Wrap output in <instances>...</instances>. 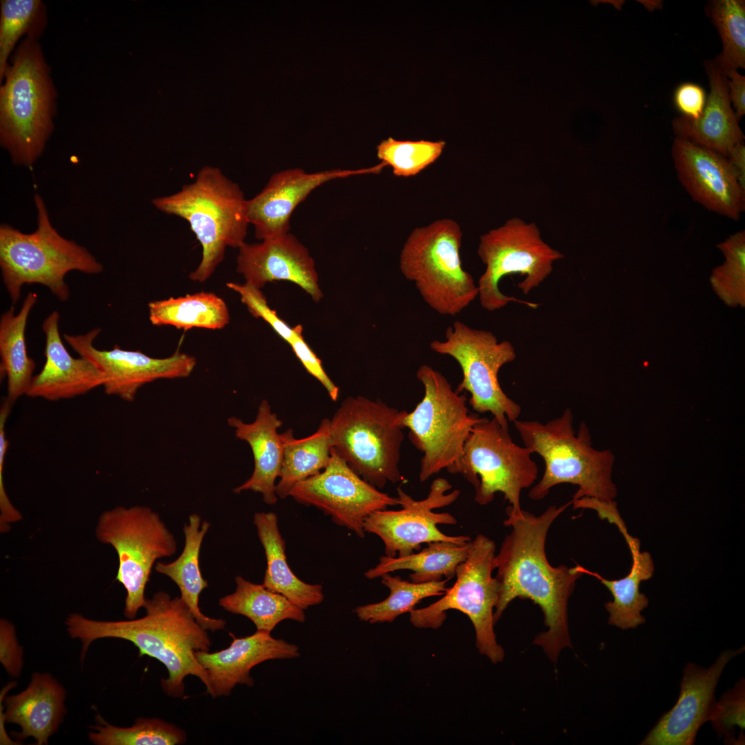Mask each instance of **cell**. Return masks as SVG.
<instances>
[{
    "label": "cell",
    "instance_id": "cell-19",
    "mask_svg": "<svg viewBox=\"0 0 745 745\" xmlns=\"http://www.w3.org/2000/svg\"><path fill=\"white\" fill-rule=\"evenodd\" d=\"M672 156L679 180L694 201L717 214L739 219L745 207V190L726 157L677 137Z\"/></svg>",
    "mask_w": 745,
    "mask_h": 745
},
{
    "label": "cell",
    "instance_id": "cell-30",
    "mask_svg": "<svg viewBox=\"0 0 745 745\" xmlns=\"http://www.w3.org/2000/svg\"><path fill=\"white\" fill-rule=\"evenodd\" d=\"M37 299V293L28 292L17 314L12 306L0 319V375L7 379L6 398L12 404L27 394L34 377L36 364L28 355L26 328Z\"/></svg>",
    "mask_w": 745,
    "mask_h": 745
},
{
    "label": "cell",
    "instance_id": "cell-13",
    "mask_svg": "<svg viewBox=\"0 0 745 745\" xmlns=\"http://www.w3.org/2000/svg\"><path fill=\"white\" fill-rule=\"evenodd\" d=\"M532 454L528 448L516 444L508 428L496 419L484 417L465 443L458 473L475 487V500L480 505L490 503L497 493H502L510 504L507 519H513L522 511V490L537 477L538 467Z\"/></svg>",
    "mask_w": 745,
    "mask_h": 745
},
{
    "label": "cell",
    "instance_id": "cell-28",
    "mask_svg": "<svg viewBox=\"0 0 745 745\" xmlns=\"http://www.w3.org/2000/svg\"><path fill=\"white\" fill-rule=\"evenodd\" d=\"M189 522L183 526L184 547L181 554L170 563L157 562L155 570L170 578L178 586L181 596L199 624L206 630L216 631L225 628L226 621L205 615L199 606L203 590L208 587L199 568V553L202 541L210 524L202 522L196 513L190 515Z\"/></svg>",
    "mask_w": 745,
    "mask_h": 745
},
{
    "label": "cell",
    "instance_id": "cell-43",
    "mask_svg": "<svg viewBox=\"0 0 745 745\" xmlns=\"http://www.w3.org/2000/svg\"><path fill=\"white\" fill-rule=\"evenodd\" d=\"M12 406V404L4 397L0 408V530L1 533L8 532L10 524L19 522L22 518L20 512L10 501L3 481L5 457L9 444L6 436L5 427Z\"/></svg>",
    "mask_w": 745,
    "mask_h": 745
},
{
    "label": "cell",
    "instance_id": "cell-2",
    "mask_svg": "<svg viewBox=\"0 0 745 745\" xmlns=\"http://www.w3.org/2000/svg\"><path fill=\"white\" fill-rule=\"evenodd\" d=\"M143 608L145 616L126 621H98L77 613L69 615L65 623L70 637L81 641V659L95 639H123L138 648L139 656L155 658L166 667L168 677L161 679V687L168 695L183 696V679L189 675L199 678L207 688L208 675L195 653L208 651L210 641L183 599L159 591L146 599Z\"/></svg>",
    "mask_w": 745,
    "mask_h": 745
},
{
    "label": "cell",
    "instance_id": "cell-4",
    "mask_svg": "<svg viewBox=\"0 0 745 745\" xmlns=\"http://www.w3.org/2000/svg\"><path fill=\"white\" fill-rule=\"evenodd\" d=\"M573 421L569 408L546 423L513 421L524 446L540 455L545 463L543 477L531 488L529 497L542 499L553 487L568 483L578 487L572 500L586 497L614 501L617 494L612 479L614 454L608 449L593 448L587 425L582 422L576 434Z\"/></svg>",
    "mask_w": 745,
    "mask_h": 745
},
{
    "label": "cell",
    "instance_id": "cell-8",
    "mask_svg": "<svg viewBox=\"0 0 745 745\" xmlns=\"http://www.w3.org/2000/svg\"><path fill=\"white\" fill-rule=\"evenodd\" d=\"M424 393L411 412L400 419L409 438L423 454L419 479L426 481L444 469L457 474L465 443L484 417L470 413L465 395L453 390L448 379L428 364L416 373Z\"/></svg>",
    "mask_w": 745,
    "mask_h": 745
},
{
    "label": "cell",
    "instance_id": "cell-33",
    "mask_svg": "<svg viewBox=\"0 0 745 745\" xmlns=\"http://www.w3.org/2000/svg\"><path fill=\"white\" fill-rule=\"evenodd\" d=\"M235 591L221 597L219 604L230 613L250 619L257 630L270 633L284 620L305 621L304 610L282 595L263 584L252 583L240 575L235 577Z\"/></svg>",
    "mask_w": 745,
    "mask_h": 745
},
{
    "label": "cell",
    "instance_id": "cell-21",
    "mask_svg": "<svg viewBox=\"0 0 745 745\" xmlns=\"http://www.w3.org/2000/svg\"><path fill=\"white\" fill-rule=\"evenodd\" d=\"M237 271L246 284L259 289L268 282L288 281L298 285L317 302L323 296L314 259L289 232L257 244L245 242L239 248Z\"/></svg>",
    "mask_w": 745,
    "mask_h": 745
},
{
    "label": "cell",
    "instance_id": "cell-7",
    "mask_svg": "<svg viewBox=\"0 0 745 745\" xmlns=\"http://www.w3.org/2000/svg\"><path fill=\"white\" fill-rule=\"evenodd\" d=\"M406 410L380 399L348 397L330 419L332 449L363 479L383 488L403 479L399 468Z\"/></svg>",
    "mask_w": 745,
    "mask_h": 745
},
{
    "label": "cell",
    "instance_id": "cell-42",
    "mask_svg": "<svg viewBox=\"0 0 745 745\" xmlns=\"http://www.w3.org/2000/svg\"><path fill=\"white\" fill-rule=\"evenodd\" d=\"M226 286L239 294L241 302L246 305L248 311L256 318H261L274 330L288 344L293 339L299 325L291 328L278 317L276 311L272 310L267 299L260 289L246 283L239 284L228 282Z\"/></svg>",
    "mask_w": 745,
    "mask_h": 745
},
{
    "label": "cell",
    "instance_id": "cell-3",
    "mask_svg": "<svg viewBox=\"0 0 745 745\" xmlns=\"http://www.w3.org/2000/svg\"><path fill=\"white\" fill-rule=\"evenodd\" d=\"M38 39L17 48L0 88V142L14 164L32 166L54 128L57 94Z\"/></svg>",
    "mask_w": 745,
    "mask_h": 745
},
{
    "label": "cell",
    "instance_id": "cell-35",
    "mask_svg": "<svg viewBox=\"0 0 745 745\" xmlns=\"http://www.w3.org/2000/svg\"><path fill=\"white\" fill-rule=\"evenodd\" d=\"M381 583L390 590L384 600L369 604L355 609L357 617L370 624L392 622L399 615L410 613L423 599L444 595L448 589L445 579L440 581L415 583L386 573Z\"/></svg>",
    "mask_w": 745,
    "mask_h": 745
},
{
    "label": "cell",
    "instance_id": "cell-26",
    "mask_svg": "<svg viewBox=\"0 0 745 745\" xmlns=\"http://www.w3.org/2000/svg\"><path fill=\"white\" fill-rule=\"evenodd\" d=\"M65 697V689L50 674L34 673L23 691L5 699L3 721L20 726L16 737H31L38 745L47 744L63 720Z\"/></svg>",
    "mask_w": 745,
    "mask_h": 745
},
{
    "label": "cell",
    "instance_id": "cell-12",
    "mask_svg": "<svg viewBox=\"0 0 745 745\" xmlns=\"http://www.w3.org/2000/svg\"><path fill=\"white\" fill-rule=\"evenodd\" d=\"M495 550L493 540L481 534L477 535L466 559L457 568L453 586L440 599L410 612V622L421 628L441 626L448 610L466 615L475 630L476 647L494 664L504 657L494 633V611L499 593L498 582L493 576Z\"/></svg>",
    "mask_w": 745,
    "mask_h": 745
},
{
    "label": "cell",
    "instance_id": "cell-31",
    "mask_svg": "<svg viewBox=\"0 0 745 745\" xmlns=\"http://www.w3.org/2000/svg\"><path fill=\"white\" fill-rule=\"evenodd\" d=\"M281 437L284 453L275 493L284 499L289 497L297 484L317 475L328 465L332 448L330 419H322L316 432L306 437L296 439L290 428L281 433Z\"/></svg>",
    "mask_w": 745,
    "mask_h": 745
},
{
    "label": "cell",
    "instance_id": "cell-46",
    "mask_svg": "<svg viewBox=\"0 0 745 745\" xmlns=\"http://www.w3.org/2000/svg\"><path fill=\"white\" fill-rule=\"evenodd\" d=\"M22 655V648L17 643L14 626L6 619H1L0 661L12 676L20 675Z\"/></svg>",
    "mask_w": 745,
    "mask_h": 745
},
{
    "label": "cell",
    "instance_id": "cell-45",
    "mask_svg": "<svg viewBox=\"0 0 745 745\" xmlns=\"http://www.w3.org/2000/svg\"><path fill=\"white\" fill-rule=\"evenodd\" d=\"M674 104L682 117L696 120L702 115L704 109L706 97L702 86L694 83H684L675 90L673 96Z\"/></svg>",
    "mask_w": 745,
    "mask_h": 745
},
{
    "label": "cell",
    "instance_id": "cell-17",
    "mask_svg": "<svg viewBox=\"0 0 745 745\" xmlns=\"http://www.w3.org/2000/svg\"><path fill=\"white\" fill-rule=\"evenodd\" d=\"M101 331L96 328L83 335L64 334L63 338L79 356L91 361L103 372V387L107 395L131 402L145 384L160 379L186 377L196 366L195 357L179 351L168 357L154 358L139 350L121 349L118 345L111 350H99L93 341Z\"/></svg>",
    "mask_w": 745,
    "mask_h": 745
},
{
    "label": "cell",
    "instance_id": "cell-36",
    "mask_svg": "<svg viewBox=\"0 0 745 745\" xmlns=\"http://www.w3.org/2000/svg\"><path fill=\"white\" fill-rule=\"evenodd\" d=\"M0 12V81L8 58L23 37L38 39L47 24L46 8L41 0H2Z\"/></svg>",
    "mask_w": 745,
    "mask_h": 745
},
{
    "label": "cell",
    "instance_id": "cell-24",
    "mask_svg": "<svg viewBox=\"0 0 745 745\" xmlns=\"http://www.w3.org/2000/svg\"><path fill=\"white\" fill-rule=\"evenodd\" d=\"M710 93L702 115L696 120L683 117L672 121L676 137L688 140L726 157L744 135L728 96L725 71L716 59L704 61Z\"/></svg>",
    "mask_w": 745,
    "mask_h": 745
},
{
    "label": "cell",
    "instance_id": "cell-32",
    "mask_svg": "<svg viewBox=\"0 0 745 745\" xmlns=\"http://www.w3.org/2000/svg\"><path fill=\"white\" fill-rule=\"evenodd\" d=\"M472 540L465 544L450 542H433L418 553L402 557L382 556L378 564L368 570L364 575L369 579L381 577L386 573L409 570V579L415 583L440 581L443 577H455L457 566L467 557Z\"/></svg>",
    "mask_w": 745,
    "mask_h": 745
},
{
    "label": "cell",
    "instance_id": "cell-47",
    "mask_svg": "<svg viewBox=\"0 0 745 745\" xmlns=\"http://www.w3.org/2000/svg\"><path fill=\"white\" fill-rule=\"evenodd\" d=\"M728 80V96L733 103L735 113L739 119L745 114V77L741 75L737 70L726 72Z\"/></svg>",
    "mask_w": 745,
    "mask_h": 745
},
{
    "label": "cell",
    "instance_id": "cell-38",
    "mask_svg": "<svg viewBox=\"0 0 745 745\" xmlns=\"http://www.w3.org/2000/svg\"><path fill=\"white\" fill-rule=\"evenodd\" d=\"M705 12L717 28L722 42V52L715 58L719 66L725 72L744 68L745 1H710Z\"/></svg>",
    "mask_w": 745,
    "mask_h": 745
},
{
    "label": "cell",
    "instance_id": "cell-11",
    "mask_svg": "<svg viewBox=\"0 0 745 745\" xmlns=\"http://www.w3.org/2000/svg\"><path fill=\"white\" fill-rule=\"evenodd\" d=\"M95 534L100 542L116 550L119 568L115 579L126 591L123 613L134 619L145 604V589L154 564L176 553L175 537L157 513L142 506H118L103 512Z\"/></svg>",
    "mask_w": 745,
    "mask_h": 745
},
{
    "label": "cell",
    "instance_id": "cell-5",
    "mask_svg": "<svg viewBox=\"0 0 745 745\" xmlns=\"http://www.w3.org/2000/svg\"><path fill=\"white\" fill-rule=\"evenodd\" d=\"M168 215L188 221L202 248L191 280L204 282L223 261L227 247L239 248L245 243L249 221L247 199L239 186L216 167L205 166L195 180L172 195L152 200Z\"/></svg>",
    "mask_w": 745,
    "mask_h": 745
},
{
    "label": "cell",
    "instance_id": "cell-15",
    "mask_svg": "<svg viewBox=\"0 0 745 745\" xmlns=\"http://www.w3.org/2000/svg\"><path fill=\"white\" fill-rule=\"evenodd\" d=\"M452 487L447 479L437 478L432 482L428 496L421 500L414 499L398 487L397 498L401 508L373 512L364 519L365 533L377 535L384 542L385 555L391 557L419 550L424 543L442 541L465 544L470 542L468 536L447 535L437 527L439 524L453 525L457 522L448 513L433 511L457 499L460 492L454 490L448 493Z\"/></svg>",
    "mask_w": 745,
    "mask_h": 745
},
{
    "label": "cell",
    "instance_id": "cell-41",
    "mask_svg": "<svg viewBox=\"0 0 745 745\" xmlns=\"http://www.w3.org/2000/svg\"><path fill=\"white\" fill-rule=\"evenodd\" d=\"M745 682L740 679L734 687L725 693L715 702L710 722L724 742H736L735 728L738 726L741 733L745 727ZM725 742V743H726Z\"/></svg>",
    "mask_w": 745,
    "mask_h": 745
},
{
    "label": "cell",
    "instance_id": "cell-34",
    "mask_svg": "<svg viewBox=\"0 0 745 745\" xmlns=\"http://www.w3.org/2000/svg\"><path fill=\"white\" fill-rule=\"evenodd\" d=\"M148 309L149 320L157 326L216 330L224 328L230 321L225 301L216 294L205 291L151 301Z\"/></svg>",
    "mask_w": 745,
    "mask_h": 745
},
{
    "label": "cell",
    "instance_id": "cell-23",
    "mask_svg": "<svg viewBox=\"0 0 745 745\" xmlns=\"http://www.w3.org/2000/svg\"><path fill=\"white\" fill-rule=\"evenodd\" d=\"M60 314L54 310L43 321L46 361L41 371L34 375L26 395L48 401H58L85 395L103 386L105 375L91 361L79 356L73 357L61 338Z\"/></svg>",
    "mask_w": 745,
    "mask_h": 745
},
{
    "label": "cell",
    "instance_id": "cell-44",
    "mask_svg": "<svg viewBox=\"0 0 745 745\" xmlns=\"http://www.w3.org/2000/svg\"><path fill=\"white\" fill-rule=\"evenodd\" d=\"M302 331L303 327L299 325L298 330L289 344L307 372L323 385L330 399L335 401L338 399L339 388L328 376L322 366L321 361L304 340Z\"/></svg>",
    "mask_w": 745,
    "mask_h": 745
},
{
    "label": "cell",
    "instance_id": "cell-16",
    "mask_svg": "<svg viewBox=\"0 0 745 745\" xmlns=\"http://www.w3.org/2000/svg\"><path fill=\"white\" fill-rule=\"evenodd\" d=\"M289 496L322 510L337 524L364 538V519L371 513L399 505L397 497L382 493L359 475L332 448L328 465L297 484Z\"/></svg>",
    "mask_w": 745,
    "mask_h": 745
},
{
    "label": "cell",
    "instance_id": "cell-10",
    "mask_svg": "<svg viewBox=\"0 0 745 745\" xmlns=\"http://www.w3.org/2000/svg\"><path fill=\"white\" fill-rule=\"evenodd\" d=\"M477 252L485 266L477 284L478 297L488 311L499 310L511 301L537 308V304L502 293L500 280L512 274L524 276L517 287L528 295L551 274L554 263L564 258L561 252L542 239L535 223L519 217L508 219L481 235Z\"/></svg>",
    "mask_w": 745,
    "mask_h": 745
},
{
    "label": "cell",
    "instance_id": "cell-25",
    "mask_svg": "<svg viewBox=\"0 0 745 745\" xmlns=\"http://www.w3.org/2000/svg\"><path fill=\"white\" fill-rule=\"evenodd\" d=\"M228 423L235 429V436L249 444L255 463L250 477L235 488L234 492L252 490L259 493L266 504H275L277 501L275 481L279 477L284 453L281 434L277 433V429L282 425L281 420L272 412L268 401L263 399L253 422L245 423L236 417H231Z\"/></svg>",
    "mask_w": 745,
    "mask_h": 745
},
{
    "label": "cell",
    "instance_id": "cell-9",
    "mask_svg": "<svg viewBox=\"0 0 745 745\" xmlns=\"http://www.w3.org/2000/svg\"><path fill=\"white\" fill-rule=\"evenodd\" d=\"M462 232L451 219L415 228L400 254L399 268L433 310L455 316L478 297L472 275L462 267Z\"/></svg>",
    "mask_w": 745,
    "mask_h": 745
},
{
    "label": "cell",
    "instance_id": "cell-37",
    "mask_svg": "<svg viewBox=\"0 0 745 745\" xmlns=\"http://www.w3.org/2000/svg\"><path fill=\"white\" fill-rule=\"evenodd\" d=\"M97 720L89 738L97 745H176L186 740L183 730L158 719L140 718L127 728L112 726L100 715Z\"/></svg>",
    "mask_w": 745,
    "mask_h": 745
},
{
    "label": "cell",
    "instance_id": "cell-39",
    "mask_svg": "<svg viewBox=\"0 0 745 745\" xmlns=\"http://www.w3.org/2000/svg\"><path fill=\"white\" fill-rule=\"evenodd\" d=\"M445 146L443 140H397L390 137L377 146V155L386 166L391 167L394 175L409 177L433 163Z\"/></svg>",
    "mask_w": 745,
    "mask_h": 745
},
{
    "label": "cell",
    "instance_id": "cell-20",
    "mask_svg": "<svg viewBox=\"0 0 745 745\" xmlns=\"http://www.w3.org/2000/svg\"><path fill=\"white\" fill-rule=\"evenodd\" d=\"M384 167L380 163L367 168L332 169L313 173L293 168L272 175L262 190L247 200L248 221L255 227L256 238L262 241L288 233L295 208L321 184L352 175L379 173Z\"/></svg>",
    "mask_w": 745,
    "mask_h": 745
},
{
    "label": "cell",
    "instance_id": "cell-14",
    "mask_svg": "<svg viewBox=\"0 0 745 745\" xmlns=\"http://www.w3.org/2000/svg\"><path fill=\"white\" fill-rule=\"evenodd\" d=\"M430 348L459 364L462 379L455 390L470 394L468 402L475 411L491 413L506 428H508V421L518 419L521 406L504 393L498 378L500 368L517 357L510 341H499L489 330L455 321L446 329L445 339L432 341Z\"/></svg>",
    "mask_w": 745,
    "mask_h": 745
},
{
    "label": "cell",
    "instance_id": "cell-6",
    "mask_svg": "<svg viewBox=\"0 0 745 745\" xmlns=\"http://www.w3.org/2000/svg\"><path fill=\"white\" fill-rule=\"evenodd\" d=\"M37 228L23 233L7 224L0 226V267L3 283L14 306L24 284L47 287L60 301H67L70 289L66 275L77 270L96 275L103 265L84 247L62 237L52 226L43 199L34 196Z\"/></svg>",
    "mask_w": 745,
    "mask_h": 745
},
{
    "label": "cell",
    "instance_id": "cell-29",
    "mask_svg": "<svg viewBox=\"0 0 745 745\" xmlns=\"http://www.w3.org/2000/svg\"><path fill=\"white\" fill-rule=\"evenodd\" d=\"M633 557L629 573L619 579L610 580L579 566L584 574H589L600 580L611 593L613 599L605 604L609 613L608 624L622 630L635 628L644 624L645 617L641 612L648 606V599L639 591L641 582L650 579L654 573V562L648 552H640L638 539L628 532L623 534Z\"/></svg>",
    "mask_w": 745,
    "mask_h": 745
},
{
    "label": "cell",
    "instance_id": "cell-18",
    "mask_svg": "<svg viewBox=\"0 0 745 745\" xmlns=\"http://www.w3.org/2000/svg\"><path fill=\"white\" fill-rule=\"evenodd\" d=\"M744 650V646L725 650L708 668L688 663L683 670L676 704L660 717L641 744H693L701 726L710 721L716 702L715 688L725 666Z\"/></svg>",
    "mask_w": 745,
    "mask_h": 745
},
{
    "label": "cell",
    "instance_id": "cell-48",
    "mask_svg": "<svg viewBox=\"0 0 745 745\" xmlns=\"http://www.w3.org/2000/svg\"><path fill=\"white\" fill-rule=\"evenodd\" d=\"M726 157L736 180L741 188L745 190V146L744 142L735 145Z\"/></svg>",
    "mask_w": 745,
    "mask_h": 745
},
{
    "label": "cell",
    "instance_id": "cell-27",
    "mask_svg": "<svg viewBox=\"0 0 745 745\" xmlns=\"http://www.w3.org/2000/svg\"><path fill=\"white\" fill-rule=\"evenodd\" d=\"M253 523L266 557L267 567L262 584L302 610L321 604L324 597L322 586L303 582L288 566L286 542L279 530L277 515L272 512L256 513Z\"/></svg>",
    "mask_w": 745,
    "mask_h": 745
},
{
    "label": "cell",
    "instance_id": "cell-22",
    "mask_svg": "<svg viewBox=\"0 0 745 745\" xmlns=\"http://www.w3.org/2000/svg\"><path fill=\"white\" fill-rule=\"evenodd\" d=\"M230 645L223 650L208 653L198 650L195 656L206 670L208 678L207 692L212 697L230 694L238 684L254 685L251 669L267 660L293 659L299 656V648L270 633L258 631L250 636L236 637L232 633Z\"/></svg>",
    "mask_w": 745,
    "mask_h": 745
},
{
    "label": "cell",
    "instance_id": "cell-40",
    "mask_svg": "<svg viewBox=\"0 0 745 745\" xmlns=\"http://www.w3.org/2000/svg\"><path fill=\"white\" fill-rule=\"evenodd\" d=\"M725 262L713 270L712 284L719 297L728 305L744 304L745 232L739 231L719 244Z\"/></svg>",
    "mask_w": 745,
    "mask_h": 745
},
{
    "label": "cell",
    "instance_id": "cell-1",
    "mask_svg": "<svg viewBox=\"0 0 745 745\" xmlns=\"http://www.w3.org/2000/svg\"><path fill=\"white\" fill-rule=\"evenodd\" d=\"M570 504L571 501L559 507L552 505L537 516L522 510L517 517L505 519L504 524L512 530L493 561L497 570L495 577L499 586L495 624L514 599L532 600L540 607L548 628L537 636L534 644L542 646L553 662H557L562 648L571 646L568 601L577 580L584 575L579 565L555 567L546 555L548 530Z\"/></svg>",
    "mask_w": 745,
    "mask_h": 745
}]
</instances>
